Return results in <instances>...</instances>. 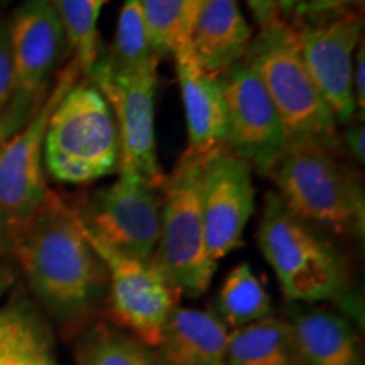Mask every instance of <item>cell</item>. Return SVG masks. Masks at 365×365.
Here are the masks:
<instances>
[{"instance_id":"obj_1","label":"cell","mask_w":365,"mask_h":365,"mask_svg":"<svg viewBox=\"0 0 365 365\" xmlns=\"http://www.w3.org/2000/svg\"><path fill=\"white\" fill-rule=\"evenodd\" d=\"M11 255L36 298L59 322L88 317L107 291V271L86 240L75 205L51 190L16 230Z\"/></svg>"},{"instance_id":"obj_2","label":"cell","mask_w":365,"mask_h":365,"mask_svg":"<svg viewBox=\"0 0 365 365\" xmlns=\"http://www.w3.org/2000/svg\"><path fill=\"white\" fill-rule=\"evenodd\" d=\"M267 178L282 203L308 225L340 237H364V185L340 150L319 143H289Z\"/></svg>"},{"instance_id":"obj_3","label":"cell","mask_w":365,"mask_h":365,"mask_svg":"<svg viewBox=\"0 0 365 365\" xmlns=\"http://www.w3.org/2000/svg\"><path fill=\"white\" fill-rule=\"evenodd\" d=\"M245 59L261 76L287 143H319L341 150L339 124L304 65L293 24L276 19L261 27Z\"/></svg>"},{"instance_id":"obj_4","label":"cell","mask_w":365,"mask_h":365,"mask_svg":"<svg viewBox=\"0 0 365 365\" xmlns=\"http://www.w3.org/2000/svg\"><path fill=\"white\" fill-rule=\"evenodd\" d=\"M120 143L107 100L90 81L59 100L44 134V170L65 185H90L118 171Z\"/></svg>"},{"instance_id":"obj_5","label":"cell","mask_w":365,"mask_h":365,"mask_svg":"<svg viewBox=\"0 0 365 365\" xmlns=\"http://www.w3.org/2000/svg\"><path fill=\"white\" fill-rule=\"evenodd\" d=\"M257 244L289 301L318 303L345 289L346 271L340 255L296 217L276 191L266 195Z\"/></svg>"},{"instance_id":"obj_6","label":"cell","mask_w":365,"mask_h":365,"mask_svg":"<svg viewBox=\"0 0 365 365\" xmlns=\"http://www.w3.org/2000/svg\"><path fill=\"white\" fill-rule=\"evenodd\" d=\"M200 175L202 156L185 150L164 181L161 234L154 254L180 293L190 298L207 293L217 271L205 240Z\"/></svg>"},{"instance_id":"obj_7","label":"cell","mask_w":365,"mask_h":365,"mask_svg":"<svg viewBox=\"0 0 365 365\" xmlns=\"http://www.w3.org/2000/svg\"><path fill=\"white\" fill-rule=\"evenodd\" d=\"M158 66L139 71H117L98 54L86 81L100 90L115 117L120 143L118 176H132L164 186L156 149Z\"/></svg>"},{"instance_id":"obj_8","label":"cell","mask_w":365,"mask_h":365,"mask_svg":"<svg viewBox=\"0 0 365 365\" xmlns=\"http://www.w3.org/2000/svg\"><path fill=\"white\" fill-rule=\"evenodd\" d=\"M7 22L14 59V93L4 120L9 135H12L44 102L49 80L68 51V41L49 0H24Z\"/></svg>"},{"instance_id":"obj_9","label":"cell","mask_w":365,"mask_h":365,"mask_svg":"<svg viewBox=\"0 0 365 365\" xmlns=\"http://www.w3.org/2000/svg\"><path fill=\"white\" fill-rule=\"evenodd\" d=\"M85 235L107 271L112 322L140 344L156 349L164 325L182 296L180 289L154 257H130L105 247L86 232Z\"/></svg>"},{"instance_id":"obj_10","label":"cell","mask_w":365,"mask_h":365,"mask_svg":"<svg viewBox=\"0 0 365 365\" xmlns=\"http://www.w3.org/2000/svg\"><path fill=\"white\" fill-rule=\"evenodd\" d=\"M293 27L304 65L336 124H352L357 118L352 75L355 53L362 43V7L349 6L298 17Z\"/></svg>"},{"instance_id":"obj_11","label":"cell","mask_w":365,"mask_h":365,"mask_svg":"<svg viewBox=\"0 0 365 365\" xmlns=\"http://www.w3.org/2000/svg\"><path fill=\"white\" fill-rule=\"evenodd\" d=\"M163 186L132 176L95 190L78 205L85 232L105 247L137 259L154 257L161 234Z\"/></svg>"},{"instance_id":"obj_12","label":"cell","mask_w":365,"mask_h":365,"mask_svg":"<svg viewBox=\"0 0 365 365\" xmlns=\"http://www.w3.org/2000/svg\"><path fill=\"white\" fill-rule=\"evenodd\" d=\"M81 75L75 59L61 71L33 117L0 144V212L14 234L29 220L49 193L44 170V134L54 107Z\"/></svg>"},{"instance_id":"obj_13","label":"cell","mask_w":365,"mask_h":365,"mask_svg":"<svg viewBox=\"0 0 365 365\" xmlns=\"http://www.w3.org/2000/svg\"><path fill=\"white\" fill-rule=\"evenodd\" d=\"M227 107L225 145L252 171L269 176L287 148L282 120L247 59L220 76Z\"/></svg>"},{"instance_id":"obj_14","label":"cell","mask_w":365,"mask_h":365,"mask_svg":"<svg viewBox=\"0 0 365 365\" xmlns=\"http://www.w3.org/2000/svg\"><path fill=\"white\" fill-rule=\"evenodd\" d=\"M252 173V168L227 145L202 156L200 198L205 240L210 257L217 264L242 245L255 207Z\"/></svg>"},{"instance_id":"obj_15","label":"cell","mask_w":365,"mask_h":365,"mask_svg":"<svg viewBox=\"0 0 365 365\" xmlns=\"http://www.w3.org/2000/svg\"><path fill=\"white\" fill-rule=\"evenodd\" d=\"M173 59L188 127L186 150L205 156L227 140V107L220 78L198 66L191 44L178 49Z\"/></svg>"},{"instance_id":"obj_16","label":"cell","mask_w":365,"mask_h":365,"mask_svg":"<svg viewBox=\"0 0 365 365\" xmlns=\"http://www.w3.org/2000/svg\"><path fill=\"white\" fill-rule=\"evenodd\" d=\"M254 34L237 0H207L191 34L193 56L208 75H225L245 59Z\"/></svg>"},{"instance_id":"obj_17","label":"cell","mask_w":365,"mask_h":365,"mask_svg":"<svg viewBox=\"0 0 365 365\" xmlns=\"http://www.w3.org/2000/svg\"><path fill=\"white\" fill-rule=\"evenodd\" d=\"M228 328L213 312L176 307L159 341V365H225Z\"/></svg>"},{"instance_id":"obj_18","label":"cell","mask_w":365,"mask_h":365,"mask_svg":"<svg viewBox=\"0 0 365 365\" xmlns=\"http://www.w3.org/2000/svg\"><path fill=\"white\" fill-rule=\"evenodd\" d=\"M301 365H360V339L349 319L327 309L301 313L293 323Z\"/></svg>"},{"instance_id":"obj_19","label":"cell","mask_w":365,"mask_h":365,"mask_svg":"<svg viewBox=\"0 0 365 365\" xmlns=\"http://www.w3.org/2000/svg\"><path fill=\"white\" fill-rule=\"evenodd\" d=\"M0 365H58L49 328L24 296L0 308Z\"/></svg>"},{"instance_id":"obj_20","label":"cell","mask_w":365,"mask_h":365,"mask_svg":"<svg viewBox=\"0 0 365 365\" xmlns=\"http://www.w3.org/2000/svg\"><path fill=\"white\" fill-rule=\"evenodd\" d=\"M225 365H301L293 330L269 317L228 331Z\"/></svg>"},{"instance_id":"obj_21","label":"cell","mask_w":365,"mask_h":365,"mask_svg":"<svg viewBox=\"0 0 365 365\" xmlns=\"http://www.w3.org/2000/svg\"><path fill=\"white\" fill-rule=\"evenodd\" d=\"M207 0H140L150 36L159 58L173 56L191 44L195 24Z\"/></svg>"},{"instance_id":"obj_22","label":"cell","mask_w":365,"mask_h":365,"mask_svg":"<svg viewBox=\"0 0 365 365\" xmlns=\"http://www.w3.org/2000/svg\"><path fill=\"white\" fill-rule=\"evenodd\" d=\"M218 317L227 327H245L271 314V296L250 267L240 262L227 274L217 298Z\"/></svg>"},{"instance_id":"obj_23","label":"cell","mask_w":365,"mask_h":365,"mask_svg":"<svg viewBox=\"0 0 365 365\" xmlns=\"http://www.w3.org/2000/svg\"><path fill=\"white\" fill-rule=\"evenodd\" d=\"M103 56L117 71H139L159 65L161 58L150 44L140 0H124L118 12L113 44L108 51L103 53Z\"/></svg>"},{"instance_id":"obj_24","label":"cell","mask_w":365,"mask_h":365,"mask_svg":"<svg viewBox=\"0 0 365 365\" xmlns=\"http://www.w3.org/2000/svg\"><path fill=\"white\" fill-rule=\"evenodd\" d=\"M65 29L68 49L81 75L88 76L100 54L98 19L107 0H49Z\"/></svg>"},{"instance_id":"obj_25","label":"cell","mask_w":365,"mask_h":365,"mask_svg":"<svg viewBox=\"0 0 365 365\" xmlns=\"http://www.w3.org/2000/svg\"><path fill=\"white\" fill-rule=\"evenodd\" d=\"M78 365H159L149 352L129 333L97 327L78 346Z\"/></svg>"},{"instance_id":"obj_26","label":"cell","mask_w":365,"mask_h":365,"mask_svg":"<svg viewBox=\"0 0 365 365\" xmlns=\"http://www.w3.org/2000/svg\"><path fill=\"white\" fill-rule=\"evenodd\" d=\"M14 93V59L9 22L0 17V115L7 110Z\"/></svg>"},{"instance_id":"obj_27","label":"cell","mask_w":365,"mask_h":365,"mask_svg":"<svg viewBox=\"0 0 365 365\" xmlns=\"http://www.w3.org/2000/svg\"><path fill=\"white\" fill-rule=\"evenodd\" d=\"M352 90H354V102H355V110H357V118H360V122H362L364 113H365V48H364V41L357 48V53H355Z\"/></svg>"},{"instance_id":"obj_28","label":"cell","mask_w":365,"mask_h":365,"mask_svg":"<svg viewBox=\"0 0 365 365\" xmlns=\"http://www.w3.org/2000/svg\"><path fill=\"white\" fill-rule=\"evenodd\" d=\"M362 7V0H303L298 11L293 17H308V16H317V14L330 12L335 11V9L341 7Z\"/></svg>"},{"instance_id":"obj_29","label":"cell","mask_w":365,"mask_h":365,"mask_svg":"<svg viewBox=\"0 0 365 365\" xmlns=\"http://www.w3.org/2000/svg\"><path fill=\"white\" fill-rule=\"evenodd\" d=\"M341 145L352 154L355 161L364 164L365 161V129L364 124L359 122H352V124L346 125V129L341 135Z\"/></svg>"},{"instance_id":"obj_30","label":"cell","mask_w":365,"mask_h":365,"mask_svg":"<svg viewBox=\"0 0 365 365\" xmlns=\"http://www.w3.org/2000/svg\"><path fill=\"white\" fill-rule=\"evenodd\" d=\"M245 4H247L250 12H252L259 27H266L271 22L279 19L276 0H245Z\"/></svg>"},{"instance_id":"obj_31","label":"cell","mask_w":365,"mask_h":365,"mask_svg":"<svg viewBox=\"0 0 365 365\" xmlns=\"http://www.w3.org/2000/svg\"><path fill=\"white\" fill-rule=\"evenodd\" d=\"M17 276H19V269H17L16 264L7 261V257L0 259V298L16 284Z\"/></svg>"},{"instance_id":"obj_32","label":"cell","mask_w":365,"mask_h":365,"mask_svg":"<svg viewBox=\"0 0 365 365\" xmlns=\"http://www.w3.org/2000/svg\"><path fill=\"white\" fill-rule=\"evenodd\" d=\"M14 244V230L9 220L0 212V259H6L7 255L12 254Z\"/></svg>"},{"instance_id":"obj_33","label":"cell","mask_w":365,"mask_h":365,"mask_svg":"<svg viewBox=\"0 0 365 365\" xmlns=\"http://www.w3.org/2000/svg\"><path fill=\"white\" fill-rule=\"evenodd\" d=\"M303 0H276V6L279 14H284L287 17H293L298 11Z\"/></svg>"},{"instance_id":"obj_34","label":"cell","mask_w":365,"mask_h":365,"mask_svg":"<svg viewBox=\"0 0 365 365\" xmlns=\"http://www.w3.org/2000/svg\"><path fill=\"white\" fill-rule=\"evenodd\" d=\"M7 137H11V135H9V132H7L6 120H4V115H0V144H2L4 140L7 139Z\"/></svg>"},{"instance_id":"obj_35","label":"cell","mask_w":365,"mask_h":365,"mask_svg":"<svg viewBox=\"0 0 365 365\" xmlns=\"http://www.w3.org/2000/svg\"><path fill=\"white\" fill-rule=\"evenodd\" d=\"M12 0H0V7H4V6H7V4H11Z\"/></svg>"}]
</instances>
